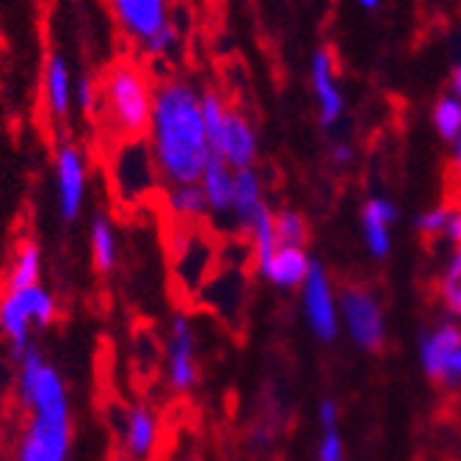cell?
I'll list each match as a JSON object with an SVG mask.
<instances>
[{
    "instance_id": "cell-25",
    "label": "cell",
    "mask_w": 461,
    "mask_h": 461,
    "mask_svg": "<svg viewBox=\"0 0 461 461\" xmlns=\"http://www.w3.org/2000/svg\"><path fill=\"white\" fill-rule=\"evenodd\" d=\"M434 128L445 141H456V136L461 133V100H456L453 95L437 100V105H434Z\"/></svg>"
},
{
    "instance_id": "cell-5",
    "label": "cell",
    "mask_w": 461,
    "mask_h": 461,
    "mask_svg": "<svg viewBox=\"0 0 461 461\" xmlns=\"http://www.w3.org/2000/svg\"><path fill=\"white\" fill-rule=\"evenodd\" d=\"M108 152V177L119 204L141 207L144 202L158 199V194L163 191V180L158 175L147 139L113 141V149Z\"/></svg>"
},
{
    "instance_id": "cell-33",
    "label": "cell",
    "mask_w": 461,
    "mask_h": 461,
    "mask_svg": "<svg viewBox=\"0 0 461 461\" xmlns=\"http://www.w3.org/2000/svg\"><path fill=\"white\" fill-rule=\"evenodd\" d=\"M445 238L453 240L456 246H461V207H458V211H450V213H447Z\"/></svg>"
},
{
    "instance_id": "cell-17",
    "label": "cell",
    "mask_w": 461,
    "mask_h": 461,
    "mask_svg": "<svg viewBox=\"0 0 461 461\" xmlns=\"http://www.w3.org/2000/svg\"><path fill=\"white\" fill-rule=\"evenodd\" d=\"M461 348V329L450 321L439 323L434 331H426L420 340V359L429 373V379L439 384L442 370L450 362V357Z\"/></svg>"
},
{
    "instance_id": "cell-11",
    "label": "cell",
    "mask_w": 461,
    "mask_h": 461,
    "mask_svg": "<svg viewBox=\"0 0 461 461\" xmlns=\"http://www.w3.org/2000/svg\"><path fill=\"white\" fill-rule=\"evenodd\" d=\"M302 287H304V315H307L310 329L315 331L318 340L331 343L338 338V307H334L329 276L321 263L312 260L310 274Z\"/></svg>"
},
{
    "instance_id": "cell-28",
    "label": "cell",
    "mask_w": 461,
    "mask_h": 461,
    "mask_svg": "<svg viewBox=\"0 0 461 461\" xmlns=\"http://www.w3.org/2000/svg\"><path fill=\"white\" fill-rule=\"evenodd\" d=\"M177 39H180L177 25L169 23L166 28H160L155 36H149V39L144 41V45H141V50H144L149 59H166V56H172V53L177 50Z\"/></svg>"
},
{
    "instance_id": "cell-19",
    "label": "cell",
    "mask_w": 461,
    "mask_h": 461,
    "mask_svg": "<svg viewBox=\"0 0 461 461\" xmlns=\"http://www.w3.org/2000/svg\"><path fill=\"white\" fill-rule=\"evenodd\" d=\"M72 92H75V83H72V72L64 56H50L48 67H45V108L48 116L56 122H67L69 111H72Z\"/></svg>"
},
{
    "instance_id": "cell-35",
    "label": "cell",
    "mask_w": 461,
    "mask_h": 461,
    "mask_svg": "<svg viewBox=\"0 0 461 461\" xmlns=\"http://www.w3.org/2000/svg\"><path fill=\"white\" fill-rule=\"evenodd\" d=\"M331 160L338 163V166H348V163L354 160V147L346 144V141L334 144V147H331Z\"/></svg>"
},
{
    "instance_id": "cell-2",
    "label": "cell",
    "mask_w": 461,
    "mask_h": 461,
    "mask_svg": "<svg viewBox=\"0 0 461 461\" xmlns=\"http://www.w3.org/2000/svg\"><path fill=\"white\" fill-rule=\"evenodd\" d=\"M14 387L28 411L25 429L14 445V461H69L72 406L64 375L31 346L17 359Z\"/></svg>"
},
{
    "instance_id": "cell-15",
    "label": "cell",
    "mask_w": 461,
    "mask_h": 461,
    "mask_svg": "<svg viewBox=\"0 0 461 461\" xmlns=\"http://www.w3.org/2000/svg\"><path fill=\"white\" fill-rule=\"evenodd\" d=\"M160 204L166 219H172L177 230L196 227L202 219H207V204L202 196L199 183H183V185H163Z\"/></svg>"
},
{
    "instance_id": "cell-22",
    "label": "cell",
    "mask_w": 461,
    "mask_h": 461,
    "mask_svg": "<svg viewBox=\"0 0 461 461\" xmlns=\"http://www.w3.org/2000/svg\"><path fill=\"white\" fill-rule=\"evenodd\" d=\"M41 282V249L33 238H23L6 268L4 290H20Z\"/></svg>"
},
{
    "instance_id": "cell-4",
    "label": "cell",
    "mask_w": 461,
    "mask_h": 461,
    "mask_svg": "<svg viewBox=\"0 0 461 461\" xmlns=\"http://www.w3.org/2000/svg\"><path fill=\"white\" fill-rule=\"evenodd\" d=\"M59 315V302L45 285H31L20 290L0 293V334L9 343L14 359L33 346V331L48 329Z\"/></svg>"
},
{
    "instance_id": "cell-30",
    "label": "cell",
    "mask_w": 461,
    "mask_h": 461,
    "mask_svg": "<svg viewBox=\"0 0 461 461\" xmlns=\"http://www.w3.org/2000/svg\"><path fill=\"white\" fill-rule=\"evenodd\" d=\"M447 213H450V207H434V211L420 216V221H417V230H420L423 235H429V238L442 235L445 224H447Z\"/></svg>"
},
{
    "instance_id": "cell-18",
    "label": "cell",
    "mask_w": 461,
    "mask_h": 461,
    "mask_svg": "<svg viewBox=\"0 0 461 461\" xmlns=\"http://www.w3.org/2000/svg\"><path fill=\"white\" fill-rule=\"evenodd\" d=\"M312 260L307 258L304 249H293V246H279L274 251V258L258 271L263 279H268L274 287L282 290H293V287H302L307 274H310Z\"/></svg>"
},
{
    "instance_id": "cell-7",
    "label": "cell",
    "mask_w": 461,
    "mask_h": 461,
    "mask_svg": "<svg viewBox=\"0 0 461 461\" xmlns=\"http://www.w3.org/2000/svg\"><path fill=\"white\" fill-rule=\"evenodd\" d=\"M53 180H56V207L61 221L72 224L83 216L86 207V194H89V160L80 144L75 141H61L56 149V163H53Z\"/></svg>"
},
{
    "instance_id": "cell-14",
    "label": "cell",
    "mask_w": 461,
    "mask_h": 461,
    "mask_svg": "<svg viewBox=\"0 0 461 461\" xmlns=\"http://www.w3.org/2000/svg\"><path fill=\"white\" fill-rule=\"evenodd\" d=\"M199 188L207 204V216H213L216 221L235 224L232 219V196H235V172L219 158H211V163L204 166V172L199 177Z\"/></svg>"
},
{
    "instance_id": "cell-21",
    "label": "cell",
    "mask_w": 461,
    "mask_h": 461,
    "mask_svg": "<svg viewBox=\"0 0 461 461\" xmlns=\"http://www.w3.org/2000/svg\"><path fill=\"white\" fill-rule=\"evenodd\" d=\"M266 204V196H263V180L260 175L255 172V166L251 169H240L235 172V196H232V219H235V227L246 230L251 224Z\"/></svg>"
},
{
    "instance_id": "cell-20",
    "label": "cell",
    "mask_w": 461,
    "mask_h": 461,
    "mask_svg": "<svg viewBox=\"0 0 461 461\" xmlns=\"http://www.w3.org/2000/svg\"><path fill=\"white\" fill-rule=\"evenodd\" d=\"M398 219L395 204L373 196L362 207V227H365V240L373 258H387L390 255V224Z\"/></svg>"
},
{
    "instance_id": "cell-26",
    "label": "cell",
    "mask_w": 461,
    "mask_h": 461,
    "mask_svg": "<svg viewBox=\"0 0 461 461\" xmlns=\"http://www.w3.org/2000/svg\"><path fill=\"white\" fill-rule=\"evenodd\" d=\"M227 111H230V105L224 103V97L219 92H213V89L202 92V119H204V131H207V141H211V147H213V141L219 139V133L224 128Z\"/></svg>"
},
{
    "instance_id": "cell-29",
    "label": "cell",
    "mask_w": 461,
    "mask_h": 461,
    "mask_svg": "<svg viewBox=\"0 0 461 461\" xmlns=\"http://www.w3.org/2000/svg\"><path fill=\"white\" fill-rule=\"evenodd\" d=\"M72 105H77L83 113L100 111V86L92 77H77L75 92H72Z\"/></svg>"
},
{
    "instance_id": "cell-36",
    "label": "cell",
    "mask_w": 461,
    "mask_h": 461,
    "mask_svg": "<svg viewBox=\"0 0 461 461\" xmlns=\"http://www.w3.org/2000/svg\"><path fill=\"white\" fill-rule=\"evenodd\" d=\"M453 172L461 177V133H458L456 141H453Z\"/></svg>"
},
{
    "instance_id": "cell-37",
    "label": "cell",
    "mask_w": 461,
    "mask_h": 461,
    "mask_svg": "<svg viewBox=\"0 0 461 461\" xmlns=\"http://www.w3.org/2000/svg\"><path fill=\"white\" fill-rule=\"evenodd\" d=\"M450 86H453V97L461 100V64H456V69L450 75Z\"/></svg>"
},
{
    "instance_id": "cell-12",
    "label": "cell",
    "mask_w": 461,
    "mask_h": 461,
    "mask_svg": "<svg viewBox=\"0 0 461 461\" xmlns=\"http://www.w3.org/2000/svg\"><path fill=\"white\" fill-rule=\"evenodd\" d=\"M108 4L124 36H131L139 45L172 23L169 0H108Z\"/></svg>"
},
{
    "instance_id": "cell-32",
    "label": "cell",
    "mask_w": 461,
    "mask_h": 461,
    "mask_svg": "<svg viewBox=\"0 0 461 461\" xmlns=\"http://www.w3.org/2000/svg\"><path fill=\"white\" fill-rule=\"evenodd\" d=\"M439 387H445V390H456V387H461V348L450 357V362L445 365V370H442V379H439Z\"/></svg>"
},
{
    "instance_id": "cell-38",
    "label": "cell",
    "mask_w": 461,
    "mask_h": 461,
    "mask_svg": "<svg viewBox=\"0 0 461 461\" xmlns=\"http://www.w3.org/2000/svg\"><path fill=\"white\" fill-rule=\"evenodd\" d=\"M357 4H359L362 9L373 12V9H379V6H382V0H357Z\"/></svg>"
},
{
    "instance_id": "cell-16",
    "label": "cell",
    "mask_w": 461,
    "mask_h": 461,
    "mask_svg": "<svg viewBox=\"0 0 461 461\" xmlns=\"http://www.w3.org/2000/svg\"><path fill=\"white\" fill-rule=\"evenodd\" d=\"M207 263H211V246L199 238L196 227L180 230V240H177V249H175L177 282H183L185 287H202Z\"/></svg>"
},
{
    "instance_id": "cell-8",
    "label": "cell",
    "mask_w": 461,
    "mask_h": 461,
    "mask_svg": "<svg viewBox=\"0 0 461 461\" xmlns=\"http://www.w3.org/2000/svg\"><path fill=\"white\" fill-rule=\"evenodd\" d=\"M340 315L351 331V338L365 351H382L384 348V315L382 307L365 287L348 285L340 293Z\"/></svg>"
},
{
    "instance_id": "cell-6",
    "label": "cell",
    "mask_w": 461,
    "mask_h": 461,
    "mask_svg": "<svg viewBox=\"0 0 461 461\" xmlns=\"http://www.w3.org/2000/svg\"><path fill=\"white\" fill-rule=\"evenodd\" d=\"M199 343L188 312H175L163 343V379L172 395H188L199 382Z\"/></svg>"
},
{
    "instance_id": "cell-24",
    "label": "cell",
    "mask_w": 461,
    "mask_h": 461,
    "mask_svg": "<svg viewBox=\"0 0 461 461\" xmlns=\"http://www.w3.org/2000/svg\"><path fill=\"white\" fill-rule=\"evenodd\" d=\"M274 235L279 246H293V249H304L310 238V227L302 213L296 211H279L274 213Z\"/></svg>"
},
{
    "instance_id": "cell-3",
    "label": "cell",
    "mask_w": 461,
    "mask_h": 461,
    "mask_svg": "<svg viewBox=\"0 0 461 461\" xmlns=\"http://www.w3.org/2000/svg\"><path fill=\"white\" fill-rule=\"evenodd\" d=\"M155 86L149 72L131 59L111 64L100 80V113L116 141L144 139L152 116Z\"/></svg>"
},
{
    "instance_id": "cell-34",
    "label": "cell",
    "mask_w": 461,
    "mask_h": 461,
    "mask_svg": "<svg viewBox=\"0 0 461 461\" xmlns=\"http://www.w3.org/2000/svg\"><path fill=\"white\" fill-rule=\"evenodd\" d=\"M318 414H321V426H323V431L334 429V423H338V406H334V401H329V398L321 401Z\"/></svg>"
},
{
    "instance_id": "cell-31",
    "label": "cell",
    "mask_w": 461,
    "mask_h": 461,
    "mask_svg": "<svg viewBox=\"0 0 461 461\" xmlns=\"http://www.w3.org/2000/svg\"><path fill=\"white\" fill-rule=\"evenodd\" d=\"M318 461H343V442H340L338 429L323 431L321 450H318Z\"/></svg>"
},
{
    "instance_id": "cell-23",
    "label": "cell",
    "mask_w": 461,
    "mask_h": 461,
    "mask_svg": "<svg viewBox=\"0 0 461 461\" xmlns=\"http://www.w3.org/2000/svg\"><path fill=\"white\" fill-rule=\"evenodd\" d=\"M89 246H92V263L97 274H111L119 266V232L111 216H95L89 227Z\"/></svg>"
},
{
    "instance_id": "cell-1",
    "label": "cell",
    "mask_w": 461,
    "mask_h": 461,
    "mask_svg": "<svg viewBox=\"0 0 461 461\" xmlns=\"http://www.w3.org/2000/svg\"><path fill=\"white\" fill-rule=\"evenodd\" d=\"M144 139L163 185L199 183L213 152L202 119V92L191 80L163 77L158 83Z\"/></svg>"
},
{
    "instance_id": "cell-10",
    "label": "cell",
    "mask_w": 461,
    "mask_h": 461,
    "mask_svg": "<svg viewBox=\"0 0 461 461\" xmlns=\"http://www.w3.org/2000/svg\"><path fill=\"white\" fill-rule=\"evenodd\" d=\"M211 149H213V158L224 160L232 172L251 169V166H255V158H258L255 124H251L249 116H243L240 111L230 108L227 119H224V128Z\"/></svg>"
},
{
    "instance_id": "cell-39",
    "label": "cell",
    "mask_w": 461,
    "mask_h": 461,
    "mask_svg": "<svg viewBox=\"0 0 461 461\" xmlns=\"http://www.w3.org/2000/svg\"><path fill=\"white\" fill-rule=\"evenodd\" d=\"M175 461H199V456H194V453H183V456H177Z\"/></svg>"
},
{
    "instance_id": "cell-13",
    "label": "cell",
    "mask_w": 461,
    "mask_h": 461,
    "mask_svg": "<svg viewBox=\"0 0 461 461\" xmlns=\"http://www.w3.org/2000/svg\"><path fill=\"white\" fill-rule=\"evenodd\" d=\"M310 86L318 97V119L323 128H331V124H338L343 111H346V100H343V92L338 86V77H334V56L331 50L321 48L315 50L312 56V64H310Z\"/></svg>"
},
{
    "instance_id": "cell-27",
    "label": "cell",
    "mask_w": 461,
    "mask_h": 461,
    "mask_svg": "<svg viewBox=\"0 0 461 461\" xmlns=\"http://www.w3.org/2000/svg\"><path fill=\"white\" fill-rule=\"evenodd\" d=\"M442 304L450 315L461 318V246L456 249L442 276Z\"/></svg>"
},
{
    "instance_id": "cell-9",
    "label": "cell",
    "mask_w": 461,
    "mask_h": 461,
    "mask_svg": "<svg viewBox=\"0 0 461 461\" xmlns=\"http://www.w3.org/2000/svg\"><path fill=\"white\" fill-rule=\"evenodd\" d=\"M160 414L147 403H133L119 417V445L128 461H149L160 445Z\"/></svg>"
}]
</instances>
